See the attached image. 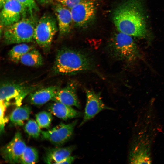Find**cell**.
Masks as SVG:
<instances>
[{
    "label": "cell",
    "instance_id": "cell-1",
    "mask_svg": "<svg viewBox=\"0 0 164 164\" xmlns=\"http://www.w3.org/2000/svg\"><path fill=\"white\" fill-rule=\"evenodd\" d=\"M154 112L153 108H145L138 116L129 152L131 163H148L152 161V144L160 130Z\"/></svg>",
    "mask_w": 164,
    "mask_h": 164
},
{
    "label": "cell",
    "instance_id": "cell-2",
    "mask_svg": "<svg viewBox=\"0 0 164 164\" xmlns=\"http://www.w3.org/2000/svg\"><path fill=\"white\" fill-rule=\"evenodd\" d=\"M113 19L118 32L132 37L148 36L143 6L141 0H128L115 10Z\"/></svg>",
    "mask_w": 164,
    "mask_h": 164
},
{
    "label": "cell",
    "instance_id": "cell-3",
    "mask_svg": "<svg viewBox=\"0 0 164 164\" xmlns=\"http://www.w3.org/2000/svg\"><path fill=\"white\" fill-rule=\"evenodd\" d=\"M92 59L85 53L68 48L59 50L53 66L56 74L71 75L92 69Z\"/></svg>",
    "mask_w": 164,
    "mask_h": 164
},
{
    "label": "cell",
    "instance_id": "cell-4",
    "mask_svg": "<svg viewBox=\"0 0 164 164\" xmlns=\"http://www.w3.org/2000/svg\"><path fill=\"white\" fill-rule=\"evenodd\" d=\"M108 51L113 58L129 65L134 64L142 58L140 50L132 36L119 32L111 38Z\"/></svg>",
    "mask_w": 164,
    "mask_h": 164
},
{
    "label": "cell",
    "instance_id": "cell-5",
    "mask_svg": "<svg viewBox=\"0 0 164 164\" xmlns=\"http://www.w3.org/2000/svg\"><path fill=\"white\" fill-rule=\"evenodd\" d=\"M34 12H29L17 22L3 29L2 36L6 44L34 41L35 29L39 19Z\"/></svg>",
    "mask_w": 164,
    "mask_h": 164
},
{
    "label": "cell",
    "instance_id": "cell-6",
    "mask_svg": "<svg viewBox=\"0 0 164 164\" xmlns=\"http://www.w3.org/2000/svg\"><path fill=\"white\" fill-rule=\"evenodd\" d=\"M57 22L53 15L46 13L39 19L35 27L34 40L46 52L50 50L53 38L58 30Z\"/></svg>",
    "mask_w": 164,
    "mask_h": 164
},
{
    "label": "cell",
    "instance_id": "cell-7",
    "mask_svg": "<svg viewBox=\"0 0 164 164\" xmlns=\"http://www.w3.org/2000/svg\"><path fill=\"white\" fill-rule=\"evenodd\" d=\"M37 86L19 82L5 81L1 84L0 101L7 107L12 101L17 106H21L23 99L36 89Z\"/></svg>",
    "mask_w": 164,
    "mask_h": 164
},
{
    "label": "cell",
    "instance_id": "cell-8",
    "mask_svg": "<svg viewBox=\"0 0 164 164\" xmlns=\"http://www.w3.org/2000/svg\"><path fill=\"white\" fill-rule=\"evenodd\" d=\"M0 14L1 29L19 20L29 11L17 0H9L3 5Z\"/></svg>",
    "mask_w": 164,
    "mask_h": 164
},
{
    "label": "cell",
    "instance_id": "cell-9",
    "mask_svg": "<svg viewBox=\"0 0 164 164\" xmlns=\"http://www.w3.org/2000/svg\"><path fill=\"white\" fill-rule=\"evenodd\" d=\"M77 122L76 120L67 124L61 123L50 130L42 131V137L56 146H61L71 138Z\"/></svg>",
    "mask_w": 164,
    "mask_h": 164
},
{
    "label": "cell",
    "instance_id": "cell-10",
    "mask_svg": "<svg viewBox=\"0 0 164 164\" xmlns=\"http://www.w3.org/2000/svg\"><path fill=\"white\" fill-rule=\"evenodd\" d=\"M73 22L79 27H83L94 19L96 13L94 3L85 0L70 9Z\"/></svg>",
    "mask_w": 164,
    "mask_h": 164
},
{
    "label": "cell",
    "instance_id": "cell-11",
    "mask_svg": "<svg viewBox=\"0 0 164 164\" xmlns=\"http://www.w3.org/2000/svg\"><path fill=\"white\" fill-rule=\"evenodd\" d=\"M26 147L21 133L18 132L11 140L1 149V156L7 162L19 163L20 157Z\"/></svg>",
    "mask_w": 164,
    "mask_h": 164
},
{
    "label": "cell",
    "instance_id": "cell-12",
    "mask_svg": "<svg viewBox=\"0 0 164 164\" xmlns=\"http://www.w3.org/2000/svg\"><path fill=\"white\" fill-rule=\"evenodd\" d=\"M85 92L86 103L83 118L79 126L83 125L103 110H114L113 108L105 105L102 100L100 93H97L91 89H86Z\"/></svg>",
    "mask_w": 164,
    "mask_h": 164
},
{
    "label": "cell",
    "instance_id": "cell-13",
    "mask_svg": "<svg viewBox=\"0 0 164 164\" xmlns=\"http://www.w3.org/2000/svg\"><path fill=\"white\" fill-rule=\"evenodd\" d=\"M77 84L71 82L66 86L59 88L52 101L80 108V105L76 93Z\"/></svg>",
    "mask_w": 164,
    "mask_h": 164
},
{
    "label": "cell",
    "instance_id": "cell-14",
    "mask_svg": "<svg viewBox=\"0 0 164 164\" xmlns=\"http://www.w3.org/2000/svg\"><path fill=\"white\" fill-rule=\"evenodd\" d=\"M53 9L60 35L65 36L70 32L73 22L70 10L60 3L56 4Z\"/></svg>",
    "mask_w": 164,
    "mask_h": 164
},
{
    "label": "cell",
    "instance_id": "cell-15",
    "mask_svg": "<svg viewBox=\"0 0 164 164\" xmlns=\"http://www.w3.org/2000/svg\"><path fill=\"white\" fill-rule=\"evenodd\" d=\"M59 88L57 86H53L36 89L27 96V101L35 105H43L52 100Z\"/></svg>",
    "mask_w": 164,
    "mask_h": 164
},
{
    "label": "cell",
    "instance_id": "cell-16",
    "mask_svg": "<svg viewBox=\"0 0 164 164\" xmlns=\"http://www.w3.org/2000/svg\"><path fill=\"white\" fill-rule=\"evenodd\" d=\"M48 108L52 114L64 120L79 117L81 113L73 108L71 106L56 101L50 104Z\"/></svg>",
    "mask_w": 164,
    "mask_h": 164
},
{
    "label": "cell",
    "instance_id": "cell-17",
    "mask_svg": "<svg viewBox=\"0 0 164 164\" xmlns=\"http://www.w3.org/2000/svg\"><path fill=\"white\" fill-rule=\"evenodd\" d=\"M75 146L66 147H56L47 149L44 160L48 164H59L66 158L70 155L75 149Z\"/></svg>",
    "mask_w": 164,
    "mask_h": 164
},
{
    "label": "cell",
    "instance_id": "cell-18",
    "mask_svg": "<svg viewBox=\"0 0 164 164\" xmlns=\"http://www.w3.org/2000/svg\"><path fill=\"white\" fill-rule=\"evenodd\" d=\"M31 111V107L29 105L17 106L10 115L11 124L14 126L23 125L24 121L28 119Z\"/></svg>",
    "mask_w": 164,
    "mask_h": 164
},
{
    "label": "cell",
    "instance_id": "cell-19",
    "mask_svg": "<svg viewBox=\"0 0 164 164\" xmlns=\"http://www.w3.org/2000/svg\"><path fill=\"white\" fill-rule=\"evenodd\" d=\"M20 62L29 67H37L43 63V59L39 50L35 48L29 51L21 58Z\"/></svg>",
    "mask_w": 164,
    "mask_h": 164
},
{
    "label": "cell",
    "instance_id": "cell-20",
    "mask_svg": "<svg viewBox=\"0 0 164 164\" xmlns=\"http://www.w3.org/2000/svg\"><path fill=\"white\" fill-rule=\"evenodd\" d=\"M34 47L25 43L18 44L14 46L9 51L8 55L10 60L13 62L18 63L21 57L26 53Z\"/></svg>",
    "mask_w": 164,
    "mask_h": 164
},
{
    "label": "cell",
    "instance_id": "cell-21",
    "mask_svg": "<svg viewBox=\"0 0 164 164\" xmlns=\"http://www.w3.org/2000/svg\"><path fill=\"white\" fill-rule=\"evenodd\" d=\"M39 158L38 151L35 148L26 146L20 157L19 163L34 164Z\"/></svg>",
    "mask_w": 164,
    "mask_h": 164
},
{
    "label": "cell",
    "instance_id": "cell-22",
    "mask_svg": "<svg viewBox=\"0 0 164 164\" xmlns=\"http://www.w3.org/2000/svg\"><path fill=\"white\" fill-rule=\"evenodd\" d=\"M36 121L40 128L48 129L53 120L52 114L45 111H40L36 114Z\"/></svg>",
    "mask_w": 164,
    "mask_h": 164
},
{
    "label": "cell",
    "instance_id": "cell-23",
    "mask_svg": "<svg viewBox=\"0 0 164 164\" xmlns=\"http://www.w3.org/2000/svg\"><path fill=\"white\" fill-rule=\"evenodd\" d=\"M25 132L30 137L35 138H38L41 135L40 127L36 121L33 119L29 120L24 127Z\"/></svg>",
    "mask_w": 164,
    "mask_h": 164
},
{
    "label": "cell",
    "instance_id": "cell-24",
    "mask_svg": "<svg viewBox=\"0 0 164 164\" xmlns=\"http://www.w3.org/2000/svg\"><path fill=\"white\" fill-rule=\"evenodd\" d=\"M7 107L2 102H0V132L3 133L4 131V128L5 124L8 122V119L5 116V111Z\"/></svg>",
    "mask_w": 164,
    "mask_h": 164
},
{
    "label": "cell",
    "instance_id": "cell-25",
    "mask_svg": "<svg viewBox=\"0 0 164 164\" xmlns=\"http://www.w3.org/2000/svg\"><path fill=\"white\" fill-rule=\"evenodd\" d=\"M17 0L30 12H34L38 9L35 0Z\"/></svg>",
    "mask_w": 164,
    "mask_h": 164
},
{
    "label": "cell",
    "instance_id": "cell-26",
    "mask_svg": "<svg viewBox=\"0 0 164 164\" xmlns=\"http://www.w3.org/2000/svg\"><path fill=\"white\" fill-rule=\"evenodd\" d=\"M60 3L69 9L72 8L85 0H58Z\"/></svg>",
    "mask_w": 164,
    "mask_h": 164
},
{
    "label": "cell",
    "instance_id": "cell-27",
    "mask_svg": "<svg viewBox=\"0 0 164 164\" xmlns=\"http://www.w3.org/2000/svg\"><path fill=\"white\" fill-rule=\"evenodd\" d=\"M76 159L75 156H70L62 161L60 162L59 164H71Z\"/></svg>",
    "mask_w": 164,
    "mask_h": 164
},
{
    "label": "cell",
    "instance_id": "cell-28",
    "mask_svg": "<svg viewBox=\"0 0 164 164\" xmlns=\"http://www.w3.org/2000/svg\"><path fill=\"white\" fill-rule=\"evenodd\" d=\"M53 0H36L37 2L41 5H46L52 2Z\"/></svg>",
    "mask_w": 164,
    "mask_h": 164
},
{
    "label": "cell",
    "instance_id": "cell-29",
    "mask_svg": "<svg viewBox=\"0 0 164 164\" xmlns=\"http://www.w3.org/2000/svg\"><path fill=\"white\" fill-rule=\"evenodd\" d=\"M9 0H0V6L1 8L5 3Z\"/></svg>",
    "mask_w": 164,
    "mask_h": 164
}]
</instances>
